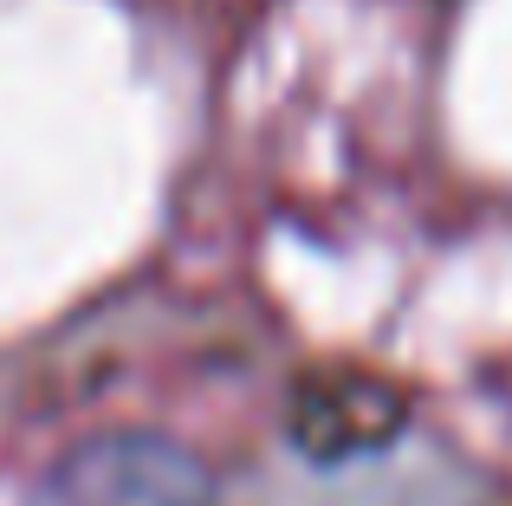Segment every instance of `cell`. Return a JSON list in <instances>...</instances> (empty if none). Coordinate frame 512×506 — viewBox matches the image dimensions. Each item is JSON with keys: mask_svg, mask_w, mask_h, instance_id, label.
<instances>
[{"mask_svg": "<svg viewBox=\"0 0 512 506\" xmlns=\"http://www.w3.org/2000/svg\"><path fill=\"white\" fill-rule=\"evenodd\" d=\"M402 429V396L376 377H312L292 409V435L312 461H344Z\"/></svg>", "mask_w": 512, "mask_h": 506, "instance_id": "cell-2", "label": "cell"}, {"mask_svg": "<svg viewBox=\"0 0 512 506\" xmlns=\"http://www.w3.org/2000/svg\"><path fill=\"white\" fill-rule=\"evenodd\" d=\"M33 506H214V481L163 435H98L39 481Z\"/></svg>", "mask_w": 512, "mask_h": 506, "instance_id": "cell-1", "label": "cell"}]
</instances>
